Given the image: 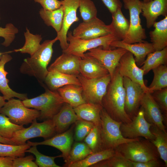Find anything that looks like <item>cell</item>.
<instances>
[{"label": "cell", "instance_id": "21", "mask_svg": "<svg viewBox=\"0 0 167 167\" xmlns=\"http://www.w3.org/2000/svg\"><path fill=\"white\" fill-rule=\"evenodd\" d=\"M79 71L80 74L88 79L101 78L109 74L97 60L86 53L80 60Z\"/></svg>", "mask_w": 167, "mask_h": 167}, {"label": "cell", "instance_id": "23", "mask_svg": "<svg viewBox=\"0 0 167 167\" xmlns=\"http://www.w3.org/2000/svg\"><path fill=\"white\" fill-rule=\"evenodd\" d=\"M8 54H3L0 57V92L6 100L8 101L14 97L22 100L28 98L26 94L20 93L13 90L9 86V80L6 78L8 73L5 70V66L12 59Z\"/></svg>", "mask_w": 167, "mask_h": 167}, {"label": "cell", "instance_id": "19", "mask_svg": "<svg viewBox=\"0 0 167 167\" xmlns=\"http://www.w3.org/2000/svg\"><path fill=\"white\" fill-rule=\"evenodd\" d=\"M111 48H122L130 52L135 56L137 66H142L148 54L155 51L151 43L144 41L133 44L125 43L122 40H116L110 44Z\"/></svg>", "mask_w": 167, "mask_h": 167}, {"label": "cell", "instance_id": "54", "mask_svg": "<svg viewBox=\"0 0 167 167\" xmlns=\"http://www.w3.org/2000/svg\"><path fill=\"white\" fill-rule=\"evenodd\" d=\"M2 54V53H0V57L1 56V55Z\"/></svg>", "mask_w": 167, "mask_h": 167}, {"label": "cell", "instance_id": "47", "mask_svg": "<svg viewBox=\"0 0 167 167\" xmlns=\"http://www.w3.org/2000/svg\"><path fill=\"white\" fill-rule=\"evenodd\" d=\"M39 3L44 9L53 11L60 8L62 5V0H33Z\"/></svg>", "mask_w": 167, "mask_h": 167}, {"label": "cell", "instance_id": "22", "mask_svg": "<svg viewBox=\"0 0 167 167\" xmlns=\"http://www.w3.org/2000/svg\"><path fill=\"white\" fill-rule=\"evenodd\" d=\"M142 11L146 27L149 29L159 16H167V0H152L146 3L142 1Z\"/></svg>", "mask_w": 167, "mask_h": 167}, {"label": "cell", "instance_id": "11", "mask_svg": "<svg viewBox=\"0 0 167 167\" xmlns=\"http://www.w3.org/2000/svg\"><path fill=\"white\" fill-rule=\"evenodd\" d=\"M131 121L128 123H122L120 130L122 136L125 138L134 139L143 137L152 140L155 137L150 130L152 124L145 119L143 111L140 108Z\"/></svg>", "mask_w": 167, "mask_h": 167}, {"label": "cell", "instance_id": "15", "mask_svg": "<svg viewBox=\"0 0 167 167\" xmlns=\"http://www.w3.org/2000/svg\"><path fill=\"white\" fill-rule=\"evenodd\" d=\"M120 74L139 84L145 92H149L144 80V71L137 65L133 54L127 51L121 58L116 68Z\"/></svg>", "mask_w": 167, "mask_h": 167}, {"label": "cell", "instance_id": "35", "mask_svg": "<svg viewBox=\"0 0 167 167\" xmlns=\"http://www.w3.org/2000/svg\"><path fill=\"white\" fill-rule=\"evenodd\" d=\"M152 70L154 74L153 79L148 87L150 93L167 87V65H161Z\"/></svg>", "mask_w": 167, "mask_h": 167}, {"label": "cell", "instance_id": "34", "mask_svg": "<svg viewBox=\"0 0 167 167\" xmlns=\"http://www.w3.org/2000/svg\"><path fill=\"white\" fill-rule=\"evenodd\" d=\"M24 35L25 39L24 44L21 48L15 49L14 51L28 54L31 56L40 47V42L42 40L41 36L32 34L27 28H26Z\"/></svg>", "mask_w": 167, "mask_h": 167}, {"label": "cell", "instance_id": "43", "mask_svg": "<svg viewBox=\"0 0 167 167\" xmlns=\"http://www.w3.org/2000/svg\"><path fill=\"white\" fill-rule=\"evenodd\" d=\"M74 138L77 142H80L84 139L95 125L86 121L79 120L75 123Z\"/></svg>", "mask_w": 167, "mask_h": 167}, {"label": "cell", "instance_id": "20", "mask_svg": "<svg viewBox=\"0 0 167 167\" xmlns=\"http://www.w3.org/2000/svg\"><path fill=\"white\" fill-rule=\"evenodd\" d=\"M81 58L63 52L48 68V71L54 70L65 74L77 75L80 73Z\"/></svg>", "mask_w": 167, "mask_h": 167}, {"label": "cell", "instance_id": "29", "mask_svg": "<svg viewBox=\"0 0 167 167\" xmlns=\"http://www.w3.org/2000/svg\"><path fill=\"white\" fill-rule=\"evenodd\" d=\"M121 8H118L112 14V20L110 25L113 33L118 40L122 41L125 39L129 30V21L123 15Z\"/></svg>", "mask_w": 167, "mask_h": 167}, {"label": "cell", "instance_id": "25", "mask_svg": "<svg viewBox=\"0 0 167 167\" xmlns=\"http://www.w3.org/2000/svg\"><path fill=\"white\" fill-rule=\"evenodd\" d=\"M48 71L44 82L51 90L57 91L59 88L68 84L81 86L76 75L65 74L54 70Z\"/></svg>", "mask_w": 167, "mask_h": 167}, {"label": "cell", "instance_id": "48", "mask_svg": "<svg viewBox=\"0 0 167 167\" xmlns=\"http://www.w3.org/2000/svg\"><path fill=\"white\" fill-rule=\"evenodd\" d=\"M111 14L118 8H122V4L120 0H101Z\"/></svg>", "mask_w": 167, "mask_h": 167}, {"label": "cell", "instance_id": "49", "mask_svg": "<svg viewBox=\"0 0 167 167\" xmlns=\"http://www.w3.org/2000/svg\"><path fill=\"white\" fill-rule=\"evenodd\" d=\"M132 167H159L163 165L158 159L153 160L145 162L132 161Z\"/></svg>", "mask_w": 167, "mask_h": 167}, {"label": "cell", "instance_id": "18", "mask_svg": "<svg viewBox=\"0 0 167 167\" xmlns=\"http://www.w3.org/2000/svg\"><path fill=\"white\" fill-rule=\"evenodd\" d=\"M73 128H71L66 131L45 139L41 142L27 141L31 146L45 145L54 147L59 150L62 153V157L65 163L66 161L74 140Z\"/></svg>", "mask_w": 167, "mask_h": 167}, {"label": "cell", "instance_id": "24", "mask_svg": "<svg viewBox=\"0 0 167 167\" xmlns=\"http://www.w3.org/2000/svg\"><path fill=\"white\" fill-rule=\"evenodd\" d=\"M52 119L58 134L66 131L72 124L80 120L75 113L73 108L66 103H64L59 111Z\"/></svg>", "mask_w": 167, "mask_h": 167}, {"label": "cell", "instance_id": "1", "mask_svg": "<svg viewBox=\"0 0 167 167\" xmlns=\"http://www.w3.org/2000/svg\"><path fill=\"white\" fill-rule=\"evenodd\" d=\"M125 96L123 77L116 69L102 99V105L114 120L126 123L131 122L132 120L125 110Z\"/></svg>", "mask_w": 167, "mask_h": 167}, {"label": "cell", "instance_id": "10", "mask_svg": "<svg viewBox=\"0 0 167 167\" xmlns=\"http://www.w3.org/2000/svg\"><path fill=\"white\" fill-rule=\"evenodd\" d=\"M77 76L80 83L85 102L102 105V99L111 79L110 75L92 79H86L80 74Z\"/></svg>", "mask_w": 167, "mask_h": 167}, {"label": "cell", "instance_id": "14", "mask_svg": "<svg viewBox=\"0 0 167 167\" xmlns=\"http://www.w3.org/2000/svg\"><path fill=\"white\" fill-rule=\"evenodd\" d=\"M123 84L125 92V110L132 119L138 112L141 100L145 92L139 84L127 77H123Z\"/></svg>", "mask_w": 167, "mask_h": 167}, {"label": "cell", "instance_id": "50", "mask_svg": "<svg viewBox=\"0 0 167 167\" xmlns=\"http://www.w3.org/2000/svg\"><path fill=\"white\" fill-rule=\"evenodd\" d=\"M15 157H0V167H12L13 160Z\"/></svg>", "mask_w": 167, "mask_h": 167}, {"label": "cell", "instance_id": "32", "mask_svg": "<svg viewBox=\"0 0 167 167\" xmlns=\"http://www.w3.org/2000/svg\"><path fill=\"white\" fill-rule=\"evenodd\" d=\"M167 47L148 54L141 68L144 71V75L151 70L161 65H167Z\"/></svg>", "mask_w": 167, "mask_h": 167}, {"label": "cell", "instance_id": "44", "mask_svg": "<svg viewBox=\"0 0 167 167\" xmlns=\"http://www.w3.org/2000/svg\"><path fill=\"white\" fill-rule=\"evenodd\" d=\"M19 31L18 28L11 23L7 24L4 28L0 27V37L4 39L1 45L6 47L9 46L15 40Z\"/></svg>", "mask_w": 167, "mask_h": 167}, {"label": "cell", "instance_id": "4", "mask_svg": "<svg viewBox=\"0 0 167 167\" xmlns=\"http://www.w3.org/2000/svg\"><path fill=\"white\" fill-rule=\"evenodd\" d=\"M125 158L133 162H145L157 160L160 156L157 149L149 140L138 139L122 144L115 149Z\"/></svg>", "mask_w": 167, "mask_h": 167}, {"label": "cell", "instance_id": "16", "mask_svg": "<svg viewBox=\"0 0 167 167\" xmlns=\"http://www.w3.org/2000/svg\"><path fill=\"white\" fill-rule=\"evenodd\" d=\"M86 54L97 60L108 70L111 78L122 56L127 51L122 48L105 49L100 46L88 50Z\"/></svg>", "mask_w": 167, "mask_h": 167}, {"label": "cell", "instance_id": "5", "mask_svg": "<svg viewBox=\"0 0 167 167\" xmlns=\"http://www.w3.org/2000/svg\"><path fill=\"white\" fill-rule=\"evenodd\" d=\"M101 135L104 149H115L119 145L139 139H128L122 135L120 127L122 122L117 121L103 108L100 113Z\"/></svg>", "mask_w": 167, "mask_h": 167}, {"label": "cell", "instance_id": "33", "mask_svg": "<svg viewBox=\"0 0 167 167\" xmlns=\"http://www.w3.org/2000/svg\"><path fill=\"white\" fill-rule=\"evenodd\" d=\"M150 130L154 136V139L150 140L156 147L160 156L167 166V134L152 124Z\"/></svg>", "mask_w": 167, "mask_h": 167}, {"label": "cell", "instance_id": "46", "mask_svg": "<svg viewBox=\"0 0 167 167\" xmlns=\"http://www.w3.org/2000/svg\"><path fill=\"white\" fill-rule=\"evenodd\" d=\"M35 159L32 155L16 157L13 160L12 167H38L35 162Z\"/></svg>", "mask_w": 167, "mask_h": 167}, {"label": "cell", "instance_id": "40", "mask_svg": "<svg viewBox=\"0 0 167 167\" xmlns=\"http://www.w3.org/2000/svg\"><path fill=\"white\" fill-rule=\"evenodd\" d=\"M34 154L36 157L35 161L39 167H60L57 165L54 161L55 159L58 157H62V155L54 156H50L45 155L40 153L37 150L36 146L30 148L26 151Z\"/></svg>", "mask_w": 167, "mask_h": 167}, {"label": "cell", "instance_id": "3", "mask_svg": "<svg viewBox=\"0 0 167 167\" xmlns=\"http://www.w3.org/2000/svg\"><path fill=\"white\" fill-rule=\"evenodd\" d=\"M45 88V92L41 95L22 101L26 107L39 111L40 115L37 119L43 121L52 119L66 103L57 91Z\"/></svg>", "mask_w": 167, "mask_h": 167}, {"label": "cell", "instance_id": "28", "mask_svg": "<svg viewBox=\"0 0 167 167\" xmlns=\"http://www.w3.org/2000/svg\"><path fill=\"white\" fill-rule=\"evenodd\" d=\"M57 91L65 102L73 107L86 103L83 96L81 86L68 84L59 88Z\"/></svg>", "mask_w": 167, "mask_h": 167}, {"label": "cell", "instance_id": "31", "mask_svg": "<svg viewBox=\"0 0 167 167\" xmlns=\"http://www.w3.org/2000/svg\"><path fill=\"white\" fill-rule=\"evenodd\" d=\"M39 14L46 25L52 27L57 33L60 31L63 15L62 5L59 8L53 11L46 10L42 8L40 10Z\"/></svg>", "mask_w": 167, "mask_h": 167}, {"label": "cell", "instance_id": "52", "mask_svg": "<svg viewBox=\"0 0 167 167\" xmlns=\"http://www.w3.org/2000/svg\"><path fill=\"white\" fill-rule=\"evenodd\" d=\"M5 101L3 96H0V110L5 103Z\"/></svg>", "mask_w": 167, "mask_h": 167}, {"label": "cell", "instance_id": "38", "mask_svg": "<svg viewBox=\"0 0 167 167\" xmlns=\"http://www.w3.org/2000/svg\"><path fill=\"white\" fill-rule=\"evenodd\" d=\"M115 151V153L113 156L99 162L91 167H132V161L125 158L119 152L116 150Z\"/></svg>", "mask_w": 167, "mask_h": 167}, {"label": "cell", "instance_id": "6", "mask_svg": "<svg viewBox=\"0 0 167 167\" xmlns=\"http://www.w3.org/2000/svg\"><path fill=\"white\" fill-rule=\"evenodd\" d=\"M67 40L69 42L68 46L62 52L82 58L86 51L101 46L104 49H110L111 43L118 40L113 33L95 39L83 40L74 36L72 32L69 31L67 34Z\"/></svg>", "mask_w": 167, "mask_h": 167}, {"label": "cell", "instance_id": "37", "mask_svg": "<svg viewBox=\"0 0 167 167\" xmlns=\"http://www.w3.org/2000/svg\"><path fill=\"white\" fill-rule=\"evenodd\" d=\"M84 142L93 152L103 150L101 125H95L84 139Z\"/></svg>", "mask_w": 167, "mask_h": 167}, {"label": "cell", "instance_id": "41", "mask_svg": "<svg viewBox=\"0 0 167 167\" xmlns=\"http://www.w3.org/2000/svg\"><path fill=\"white\" fill-rule=\"evenodd\" d=\"M24 127L12 123L8 117L0 113V137L11 139L15 131Z\"/></svg>", "mask_w": 167, "mask_h": 167}, {"label": "cell", "instance_id": "39", "mask_svg": "<svg viewBox=\"0 0 167 167\" xmlns=\"http://www.w3.org/2000/svg\"><path fill=\"white\" fill-rule=\"evenodd\" d=\"M30 146L27 143L23 145H12L0 143V157H14L24 156Z\"/></svg>", "mask_w": 167, "mask_h": 167}, {"label": "cell", "instance_id": "13", "mask_svg": "<svg viewBox=\"0 0 167 167\" xmlns=\"http://www.w3.org/2000/svg\"><path fill=\"white\" fill-rule=\"evenodd\" d=\"M80 0H62L63 15V22L60 31L55 37L60 42L62 51L66 49L68 46L67 36L68 30L73 24L79 20L77 15Z\"/></svg>", "mask_w": 167, "mask_h": 167}, {"label": "cell", "instance_id": "36", "mask_svg": "<svg viewBox=\"0 0 167 167\" xmlns=\"http://www.w3.org/2000/svg\"><path fill=\"white\" fill-rule=\"evenodd\" d=\"M92 153L91 150L85 143L76 142L71 148L64 167L70 163L82 160Z\"/></svg>", "mask_w": 167, "mask_h": 167}, {"label": "cell", "instance_id": "26", "mask_svg": "<svg viewBox=\"0 0 167 167\" xmlns=\"http://www.w3.org/2000/svg\"><path fill=\"white\" fill-rule=\"evenodd\" d=\"M73 108L79 119L91 122L95 125H101L100 113L103 108L101 105L86 103Z\"/></svg>", "mask_w": 167, "mask_h": 167}, {"label": "cell", "instance_id": "7", "mask_svg": "<svg viewBox=\"0 0 167 167\" xmlns=\"http://www.w3.org/2000/svg\"><path fill=\"white\" fill-rule=\"evenodd\" d=\"M122 1L125 9L129 11L130 19L129 30L125 39L122 41L129 44L144 41L147 37L140 18L142 12V1L122 0Z\"/></svg>", "mask_w": 167, "mask_h": 167}, {"label": "cell", "instance_id": "2", "mask_svg": "<svg viewBox=\"0 0 167 167\" xmlns=\"http://www.w3.org/2000/svg\"><path fill=\"white\" fill-rule=\"evenodd\" d=\"M57 41L55 38L44 41L32 55L24 60L20 68V72L34 77L42 84L48 72L47 67L52 57L53 44Z\"/></svg>", "mask_w": 167, "mask_h": 167}, {"label": "cell", "instance_id": "53", "mask_svg": "<svg viewBox=\"0 0 167 167\" xmlns=\"http://www.w3.org/2000/svg\"><path fill=\"white\" fill-rule=\"evenodd\" d=\"M152 0H143V1H142L143 2H149L151 1H152Z\"/></svg>", "mask_w": 167, "mask_h": 167}, {"label": "cell", "instance_id": "27", "mask_svg": "<svg viewBox=\"0 0 167 167\" xmlns=\"http://www.w3.org/2000/svg\"><path fill=\"white\" fill-rule=\"evenodd\" d=\"M152 26L154 29L149 32L151 43L155 51L161 50L167 46V16Z\"/></svg>", "mask_w": 167, "mask_h": 167}, {"label": "cell", "instance_id": "12", "mask_svg": "<svg viewBox=\"0 0 167 167\" xmlns=\"http://www.w3.org/2000/svg\"><path fill=\"white\" fill-rule=\"evenodd\" d=\"M72 32L74 36L85 40L95 39L113 33L110 24L106 25L97 17L88 21L80 23Z\"/></svg>", "mask_w": 167, "mask_h": 167}, {"label": "cell", "instance_id": "9", "mask_svg": "<svg viewBox=\"0 0 167 167\" xmlns=\"http://www.w3.org/2000/svg\"><path fill=\"white\" fill-rule=\"evenodd\" d=\"M0 113L8 117L12 123L22 126L32 123L40 115L39 111L29 109L22 101L13 98L6 102L0 110Z\"/></svg>", "mask_w": 167, "mask_h": 167}, {"label": "cell", "instance_id": "51", "mask_svg": "<svg viewBox=\"0 0 167 167\" xmlns=\"http://www.w3.org/2000/svg\"><path fill=\"white\" fill-rule=\"evenodd\" d=\"M0 143L9 144L16 145L15 142L12 141L11 139L5 138L0 136Z\"/></svg>", "mask_w": 167, "mask_h": 167}, {"label": "cell", "instance_id": "55", "mask_svg": "<svg viewBox=\"0 0 167 167\" xmlns=\"http://www.w3.org/2000/svg\"><path fill=\"white\" fill-rule=\"evenodd\" d=\"M0 19H1V17H0Z\"/></svg>", "mask_w": 167, "mask_h": 167}, {"label": "cell", "instance_id": "45", "mask_svg": "<svg viewBox=\"0 0 167 167\" xmlns=\"http://www.w3.org/2000/svg\"><path fill=\"white\" fill-rule=\"evenodd\" d=\"M160 107L162 112L166 117L167 114V88L154 91L151 93Z\"/></svg>", "mask_w": 167, "mask_h": 167}, {"label": "cell", "instance_id": "8", "mask_svg": "<svg viewBox=\"0 0 167 167\" xmlns=\"http://www.w3.org/2000/svg\"><path fill=\"white\" fill-rule=\"evenodd\" d=\"M34 119L29 127L15 131L11 139L17 145L26 144L28 140L33 138L41 137L45 140L50 138L56 133V128L52 119L39 123Z\"/></svg>", "mask_w": 167, "mask_h": 167}, {"label": "cell", "instance_id": "17", "mask_svg": "<svg viewBox=\"0 0 167 167\" xmlns=\"http://www.w3.org/2000/svg\"><path fill=\"white\" fill-rule=\"evenodd\" d=\"M140 108L142 109L144 118L148 122L167 133L162 112L150 93H144L140 101Z\"/></svg>", "mask_w": 167, "mask_h": 167}, {"label": "cell", "instance_id": "42", "mask_svg": "<svg viewBox=\"0 0 167 167\" xmlns=\"http://www.w3.org/2000/svg\"><path fill=\"white\" fill-rule=\"evenodd\" d=\"M79 8L83 22L88 21L97 17V10L92 0H80Z\"/></svg>", "mask_w": 167, "mask_h": 167}, {"label": "cell", "instance_id": "30", "mask_svg": "<svg viewBox=\"0 0 167 167\" xmlns=\"http://www.w3.org/2000/svg\"><path fill=\"white\" fill-rule=\"evenodd\" d=\"M116 151L113 149H104L93 152L84 159L68 164L66 167H88L113 156Z\"/></svg>", "mask_w": 167, "mask_h": 167}]
</instances>
